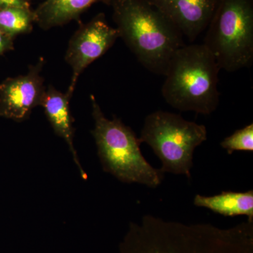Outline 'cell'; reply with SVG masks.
I'll return each instance as SVG.
<instances>
[{"instance_id":"cell-1","label":"cell","mask_w":253,"mask_h":253,"mask_svg":"<svg viewBox=\"0 0 253 253\" xmlns=\"http://www.w3.org/2000/svg\"><path fill=\"white\" fill-rule=\"evenodd\" d=\"M119 253H253V222L219 228L145 215L131 223Z\"/></svg>"},{"instance_id":"cell-2","label":"cell","mask_w":253,"mask_h":253,"mask_svg":"<svg viewBox=\"0 0 253 253\" xmlns=\"http://www.w3.org/2000/svg\"><path fill=\"white\" fill-rule=\"evenodd\" d=\"M111 8L116 29L139 63L150 72L166 76L184 36L147 0H103Z\"/></svg>"},{"instance_id":"cell-3","label":"cell","mask_w":253,"mask_h":253,"mask_svg":"<svg viewBox=\"0 0 253 253\" xmlns=\"http://www.w3.org/2000/svg\"><path fill=\"white\" fill-rule=\"evenodd\" d=\"M220 70L204 44H185L169 61L162 87L163 98L179 111L211 114L219 105Z\"/></svg>"},{"instance_id":"cell-4","label":"cell","mask_w":253,"mask_h":253,"mask_svg":"<svg viewBox=\"0 0 253 253\" xmlns=\"http://www.w3.org/2000/svg\"><path fill=\"white\" fill-rule=\"evenodd\" d=\"M90 100L94 121L91 134L104 170L123 182L139 183L151 188L159 186L164 173L145 159L134 131L119 118L108 119L93 95Z\"/></svg>"},{"instance_id":"cell-5","label":"cell","mask_w":253,"mask_h":253,"mask_svg":"<svg viewBox=\"0 0 253 253\" xmlns=\"http://www.w3.org/2000/svg\"><path fill=\"white\" fill-rule=\"evenodd\" d=\"M204 44L220 69L235 72L253 61V0H220Z\"/></svg>"},{"instance_id":"cell-6","label":"cell","mask_w":253,"mask_h":253,"mask_svg":"<svg viewBox=\"0 0 253 253\" xmlns=\"http://www.w3.org/2000/svg\"><path fill=\"white\" fill-rule=\"evenodd\" d=\"M139 139L149 144L161 160L163 173L190 177L195 149L207 140V129L180 115L158 111L145 118Z\"/></svg>"},{"instance_id":"cell-7","label":"cell","mask_w":253,"mask_h":253,"mask_svg":"<svg viewBox=\"0 0 253 253\" xmlns=\"http://www.w3.org/2000/svg\"><path fill=\"white\" fill-rule=\"evenodd\" d=\"M119 38L117 29L109 26L104 13H99L80 26L70 40L65 56L73 72L71 84L66 92L68 96H73L83 71L102 56Z\"/></svg>"},{"instance_id":"cell-8","label":"cell","mask_w":253,"mask_h":253,"mask_svg":"<svg viewBox=\"0 0 253 253\" xmlns=\"http://www.w3.org/2000/svg\"><path fill=\"white\" fill-rule=\"evenodd\" d=\"M44 63L41 58L26 74L6 78L0 84V117L23 122L41 106L46 89L41 76Z\"/></svg>"},{"instance_id":"cell-9","label":"cell","mask_w":253,"mask_h":253,"mask_svg":"<svg viewBox=\"0 0 253 253\" xmlns=\"http://www.w3.org/2000/svg\"><path fill=\"white\" fill-rule=\"evenodd\" d=\"M193 42L207 29L220 0H147Z\"/></svg>"},{"instance_id":"cell-10","label":"cell","mask_w":253,"mask_h":253,"mask_svg":"<svg viewBox=\"0 0 253 253\" xmlns=\"http://www.w3.org/2000/svg\"><path fill=\"white\" fill-rule=\"evenodd\" d=\"M71 98L66 93L63 94L50 84L46 89L41 106L44 109L46 118L52 126L55 134L66 141L82 178L86 180L87 174L82 167L74 146L76 129L73 126L74 119L70 108Z\"/></svg>"},{"instance_id":"cell-11","label":"cell","mask_w":253,"mask_h":253,"mask_svg":"<svg viewBox=\"0 0 253 253\" xmlns=\"http://www.w3.org/2000/svg\"><path fill=\"white\" fill-rule=\"evenodd\" d=\"M103 0H45L34 11L36 23L43 30L76 21L86 10Z\"/></svg>"},{"instance_id":"cell-12","label":"cell","mask_w":253,"mask_h":253,"mask_svg":"<svg viewBox=\"0 0 253 253\" xmlns=\"http://www.w3.org/2000/svg\"><path fill=\"white\" fill-rule=\"evenodd\" d=\"M194 204L226 217L246 215L248 221L253 222V190L246 192L222 191L221 194L212 196L196 195Z\"/></svg>"},{"instance_id":"cell-13","label":"cell","mask_w":253,"mask_h":253,"mask_svg":"<svg viewBox=\"0 0 253 253\" xmlns=\"http://www.w3.org/2000/svg\"><path fill=\"white\" fill-rule=\"evenodd\" d=\"M34 23L36 18L31 8L0 9V31L13 39L20 35L31 33Z\"/></svg>"},{"instance_id":"cell-14","label":"cell","mask_w":253,"mask_h":253,"mask_svg":"<svg viewBox=\"0 0 253 253\" xmlns=\"http://www.w3.org/2000/svg\"><path fill=\"white\" fill-rule=\"evenodd\" d=\"M221 146L229 154L236 151H253V124L238 129L231 136H227L221 142Z\"/></svg>"},{"instance_id":"cell-15","label":"cell","mask_w":253,"mask_h":253,"mask_svg":"<svg viewBox=\"0 0 253 253\" xmlns=\"http://www.w3.org/2000/svg\"><path fill=\"white\" fill-rule=\"evenodd\" d=\"M31 0H0V9L18 7L31 8Z\"/></svg>"},{"instance_id":"cell-16","label":"cell","mask_w":253,"mask_h":253,"mask_svg":"<svg viewBox=\"0 0 253 253\" xmlns=\"http://www.w3.org/2000/svg\"><path fill=\"white\" fill-rule=\"evenodd\" d=\"M14 49V39L0 31V55Z\"/></svg>"}]
</instances>
